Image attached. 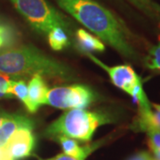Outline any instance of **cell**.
I'll use <instances>...</instances> for the list:
<instances>
[{
    "label": "cell",
    "instance_id": "10",
    "mask_svg": "<svg viewBox=\"0 0 160 160\" xmlns=\"http://www.w3.org/2000/svg\"><path fill=\"white\" fill-rule=\"evenodd\" d=\"M134 130L149 132L151 130H160V105L151 103V109L148 111H139Z\"/></svg>",
    "mask_w": 160,
    "mask_h": 160
},
{
    "label": "cell",
    "instance_id": "13",
    "mask_svg": "<svg viewBox=\"0 0 160 160\" xmlns=\"http://www.w3.org/2000/svg\"><path fill=\"white\" fill-rule=\"evenodd\" d=\"M19 41L16 29L5 21H0V51L14 47Z\"/></svg>",
    "mask_w": 160,
    "mask_h": 160
},
{
    "label": "cell",
    "instance_id": "24",
    "mask_svg": "<svg viewBox=\"0 0 160 160\" xmlns=\"http://www.w3.org/2000/svg\"><path fill=\"white\" fill-rule=\"evenodd\" d=\"M0 160H13V159H12L11 157H10V155L6 152V154L4 155L3 157H1V158H0Z\"/></svg>",
    "mask_w": 160,
    "mask_h": 160
},
{
    "label": "cell",
    "instance_id": "14",
    "mask_svg": "<svg viewBox=\"0 0 160 160\" xmlns=\"http://www.w3.org/2000/svg\"><path fill=\"white\" fill-rule=\"evenodd\" d=\"M48 42L52 49L55 51H61L69 45V40L65 32V29L60 27L53 28L47 34Z\"/></svg>",
    "mask_w": 160,
    "mask_h": 160
},
{
    "label": "cell",
    "instance_id": "4",
    "mask_svg": "<svg viewBox=\"0 0 160 160\" xmlns=\"http://www.w3.org/2000/svg\"><path fill=\"white\" fill-rule=\"evenodd\" d=\"M12 6L38 33L47 35L56 27L68 30L69 23L46 0H10Z\"/></svg>",
    "mask_w": 160,
    "mask_h": 160
},
{
    "label": "cell",
    "instance_id": "9",
    "mask_svg": "<svg viewBox=\"0 0 160 160\" xmlns=\"http://www.w3.org/2000/svg\"><path fill=\"white\" fill-rule=\"evenodd\" d=\"M48 87L46 82L40 75H35L31 77L28 85V94L30 102V113H35L40 106L46 104V95L48 92Z\"/></svg>",
    "mask_w": 160,
    "mask_h": 160
},
{
    "label": "cell",
    "instance_id": "23",
    "mask_svg": "<svg viewBox=\"0 0 160 160\" xmlns=\"http://www.w3.org/2000/svg\"><path fill=\"white\" fill-rule=\"evenodd\" d=\"M155 160H160V149L159 150H155L153 151Z\"/></svg>",
    "mask_w": 160,
    "mask_h": 160
},
{
    "label": "cell",
    "instance_id": "20",
    "mask_svg": "<svg viewBox=\"0 0 160 160\" xmlns=\"http://www.w3.org/2000/svg\"><path fill=\"white\" fill-rule=\"evenodd\" d=\"M127 160H154V158L151 157V155L148 152H139L137 154L132 156L131 158H129Z\"/></svg>",
    "mask_w": 160,
    "mask_h": 160
},
{
    "label": "cell",
    "instance_id": "12",
    "mask_svg": "<svg viewBox=\"0 0 160 160\" xmlns=\"http://www.w3.org/2000/svg\"><path fill=\"white\" fill-rule=\"evenodd\" d=\"M76 38L80 49L86 53H90L91 52H103L105 50V46L102 42L85 29H78L76 32Z\"/></svg>",
    "mask_w": 160,
    "mask_h": 160
},
{
    "label": "cell",
    "instance_id": "18",
    "mask_svg": "<svg viewBox=\"0 0 160 160\" xmlns=\"http://www.w3.org/2000/svg\"><path fill=\"white\" fill-rule=\"evenodd\" d=\"M12 80L10 76L0 73V99L12 98L9 89Z\"/></svg>",
    "mask_w": 160,
    "mask_h": 160
},
{
    "label": "cell",
    "instance_id": "22",
    "mask_svg": "<svg viewBox=\"0 0 160 160\" xmlns=\"http://www.w3.org/2000/svg\"><path fill=\"white\" fill-rule=\"evenodd\" d=\"M8 113H6L5 111H3V110H1L0 109V126H2V124H3V122H4V120L6 118V117L7 116Z\"/></svg>",
    "mask_w": 160,
    "mask_h": 160
},
{
    "label": "cell",
    "instance_id": "21",
    "mask_svg": "<svg viewBox=\"0 0 160 160\" xmlns=\"http://www.w3.org/2000/svg\"><path fill=\"white\" fill-rule=\"evenodd\" d=\"M86 158H78L67 154H61L57 156L53 160H85Z\"/></svg>",
    "mask_w": 160,
    "mask_h": 160
},
{
    "label": "cell",
    "instance_id": "7",
    "mask_svg": "<svg viewBox=\"0 0 160 160\" xmlns=\"http://www.w3.org/2000/svg\"><path fill=\"white\" fill-rule=\"evenodd\" d=\"M36 145V138L32 129L22 128L15 132L5 145L6 152L13 160L25 158L30 156Z\"/></svg>",
    "mask_w": 160,
    "mask_h": 160
},
{
    "label": "cell",
    "instance_id": "15",
    "mask_svg": "<svg viewBox=\"0 0 160 160\" xmlns=\"http://www.w3.org/2000/svg\"><path fill=\"white\" fill-rule=\"evenodd\" d=\"M9 92L12 97L18 98L24 104L28 111L30 110V102L28 94V85L26 84L25 80H12Z\"/></svg>",
    "mask_w": 160,
    "mask_h": 160
},
{
    "label": "cell",
    "instance_id": "3",
    "mask_svg": "<svg viewBox=\"0 0 160 160\" xmlns=\"http://www.w3.org/2000/svg\"><path fill=\"white\" fill-rule=\"evenodd\" d=\"M112 122L106 114L92 112L84 109H70L46 128L45 134L55 139L58 136L90 142L98 127Z\"/></svg>",
    "mask_w": 160,
    "mask_h": 160
},
{
    "label": "cell",
    "instance_id": "11",
    "mask_svg": "<svg viewBox=\"0 0 160 160\" xmlns=\"http://www.w3.org/2000/svg\"><path fill=\"white\" fill-rule=\"evenodd\" d=\"M60 142L63 149L64 154L78 157V158H87L92 152L98 147V143L88 145L86 147H80L74 139L66 136H58L55 138Z\"/></svg>",
    "mask_w": 160,
    "mask_h": 160
},
{
    "label": "cell",
    "instance_id": "25",
    "mask_svg": "<svg viewBox=\"0 0 160 160\" xmlns=\"http://www.w3.org/2000/svg\"><path fill=\"white\" fill-rule=\"evenodd\" d=\"M6 153V150L5 149V147H3V148H0V158L1 157H3L4 155Z\"/></svg>",
    "mask_w": 160,
    "mask_h": 160
},
{
    "label": "cell",
    "instance_id": "17",
    "mask_svg": "<svg viewBox=\"0 0 160 160\" xmlns=\"http://www.w3.org/2000/svg\"><path fill=\"white\" fill-rule=\"evenodd\" d=\"M144 62L149 69L160 72V37L158 43L149 50Z\"/></svg>",
    "mask_w": 160,
    "mask_h": 160
},
{
    "label": "cell",
    "instance_id": "27",
    "mask_svg": "<svg viewBox=\"0 0 160 160\" xmlns=\"http://www.w3.org/2000/svg\"><path fill=\"white\" fill-rule=\"evenodd\" d=\"M154 160H155V159H154Z\"/></svg>",
    "mask_w": 160,
    "mask_h": 160
},
{
    "label": "cell",
    "instance_id": "26",
    "mask_svg": "<svg viewBox=\"0 0 160 160\" xmlns=\"http://www.w3.org/2000/svg\"><path fill=\"white\" fill-rule=\"evenodd\" d=\"M1 20H2V19H1V18H0V21H1Z\"/></svg>",
    "mask_w": 160,
    "mask_h": 160
},
{
    "label": "cell",
    "instance_id": "1",
    "mask_svg": "<svg viewBox=\"0 0 160 160\" xmlns=\"http://www.w3.org/2000/svg\"><path fill=\"white\" fill-rule=\"evenodd\" d=\"M56 2L62 9L123 56L138 60V53L127 39L123 25L105 7L92 0H56Z\"/></svg>",
    "mask_w": 160,
    "mask_h": 160
},
{
    "label": "cell",
    "instance_id": "16",
    "mask_svg": "<svg viewBox=\"0 0 160 160\" xmlns=\"http://www.w3.org/2000/svg\"><path fill=\"white\" fill-rule=\"evenodd\" d=\"M149 17L160 23V6L153 0H128Z\"/></svg>",
    "mask_w": 160,
    "mask_h": 160
},
{
    "label": "cell",
    "instance_id": "2",
    "mask_svg": "<svg viewBox=\"0 0 160 160\" xmlns=\"http://www.w3.org/2000/svg\"><path fill=\"white\" fill-rule=\"evenodd\" d=\"M0 73L13 78L40 75L70 82L78 78L68 66L32 46H14L0 51Z\"/></svg>",
    "mask_w": 160,
    "mask_h": 160
},
{
    "label": "cell",
    "instance_id": "5",
    "mask_svg": "<svg viewBox=\"0 0 160 160\" xmlns=\"http://www.w3.org/2000/svg\"><path fill=\"white\" fill-rule=\"evenodd\" d=\"M96 99L95 92L83 85L59 86L48 90L46 104L58 109H84Z\"/></svg>",
    "mask_w": 160,
    "mask_h": 160
},
{
    "label": "cell",
    "instance_id": "6",
    "mask_svg": "<svg viewBox=\"0 0 160 160\" xmlns=\"http://www.w3.org/2000/svg\"><path fill=\"white\" fill-rule=\"evenodd\" d=\"M88 56L109 74L110 79L115 86L127 92L128 94L131 95L134 88L138 85L142 84L141 78L136 74V72L131 66L118 65L114 67H109L90 53H88Z\"/></svg>",
    "mask_w": 160,
    "mask_h": 160
},
{
    "label": "cell",
    "instance_id": "19",
    "mask_svg": "<svg viewBox=\"0 0 160 160\" xmlns=\"http://www.w3.org/2000/svg\"><path fill=\"white\" fill-rule=\"evenodd\" d=\"M148 144L152 151L160 149V130H151L147 132Z\"/></svg>",
    "mask_w": 160,
    "mask_h": 160
},
{
    "label": "cell",
    "instance_id": "8",
    "mask_svg": "<svg viewBox=\"0 0 160 160\" xmlns=\"http://www.w3.org/2000/svg\"><path fill=\"white\" fill-rule=\"evenodd\" d=\"M34 127L33 121L22 115L7 114L2 126H0V148L5 147L9 138L15 132L22 128Z\"/></svg>",
    "mask_w": 160,
    "mask_h": 160
}]
</instances>
